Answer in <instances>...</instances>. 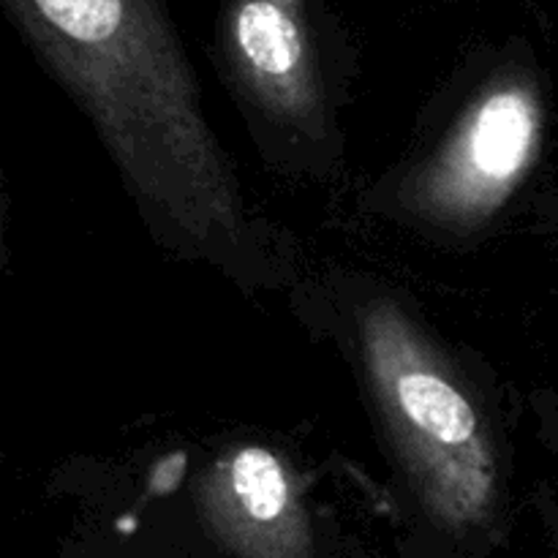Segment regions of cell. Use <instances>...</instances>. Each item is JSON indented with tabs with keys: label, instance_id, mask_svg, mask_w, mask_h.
<instances>
[{
	"label": "cell",
	"instance_id": "3",
	"mask_svg": "<svg viewBox=\"0 0 558 558\" xmlns=\"http://www.w3.org/2000/svg\"><path fill=\"white\" fill-rule=\"evenodd\" d=\"M390 385L398 409L425 441L445 450L474 445L477 420L472 407L439 374H430L420 365H396L390 368Z\"/></svg>",
	"mask_w": 558,
	"mask_h": 558
},
{
	"label": "cell",
	"instance_id": "2",
	"mask_svg": "<svg viewBox=\"0 0 558 558\" xmlns=\"http://www.w3.org/2000/svg\"><path fill=\"white\" fill-rule=\"evenodd\" d=\"M534 140V107L518 87L494 93L480 107L466 140L463 178L480 189L507 183L526 161Z\"/></svg>",
	"mask_w": 558,
	"mask_h": 558
},
{
	"label": "cell",
	"instance_id": "4",
	"mask_svg": "<svg viewBox=\"0 0 558 558\" xmlns=\"http://www.w3.org/2000/svg\"><path fill=\"white\" fill-rule=\"evenodd\" d=\"M234 494L256 521H272L287 505V480L276 458L265 450H243L234 461Z\"/></svg>",
	"mask_w": 558,
	"mask_h": 558
},
{
	"label": "cell",
	"instance_id": "1",
	"mask_svg": "<svg viewBox=\"0 0 558 558\" xmlns=\"http://www.w3.org/2000/svg\"><path fill=\"white\" fill-rule=\"evenodd\" d=\"M38 47L109 90H178L180 49L161 0H5Z\"/></svg>",
	"mask_w": 558,
	"mask_h": 558
}]
</instances>
